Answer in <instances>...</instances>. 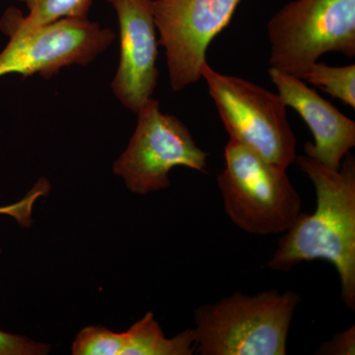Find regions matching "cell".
<instances>
[{
	"mask_svg": "<svg viewBox=\"0 0 355 355\" xmlns=\"http://www.w3.org/2000/svg\"><path fill=\"white\" fill-rule=\"evenodd\" d=\"M302 80L355 108V64L331 67L316 62L306 70Z\"/></svg>",
	"mask_w": 355,
	"mask_h": 355,
	"instance_id": "12",
	"label": "cell"
},
{
	"mask_svg": "<svg viewBox=\"0 0 355 355\" xmlns=\"http://www.w3.org/2000/svg\"><path fill=\"white\" fill-rule=\"evenodd\" d=\"M316 354L320 355H354L355 327L352 326L343 333L334 336L329 342L322 343Z\"/></svg>",
	"mask_w": 355,
	"mask_h": 355,
	"instance_id": "17",
	"label": "cell"
},
{
	"mask_svg": "<svg viewBox=\"0 0 355 355\" xmlns=\"http://www.w3.org/2000/svg\"><path fill=\"white\" fill-rule=\"evenodd\" d=\"M241 1L151 0L173 91L179 92L202 79L210 43L227 27Z\"/></svg>",
	"mask_w": 355,
	"mask_h": 355,
	"instance_id": "8",
	"label": "cell"
},
{
	"mask_svg": "<svg viewBox=\"0 0 355 355\" xmlns=\"http://www.w3.org/2000/svg\"><path fill=\"white\" fill-rule=\"evenodd\" d=\"M29 13L26 23L38 26L49 24L64 18L87 19L93 0H19Z\"/></svg>",
	"mask_w": 355,
	"mask_h": 355,
	"instance_id": "13",
	"label": "cell"
},
{
	"mask_svg": "<svg viewBox=\"0 0 355 355\" xmlns=\"http://www.w3.org/2000/svg\"><path fill=\"white\" fill-rule=\"evenodd\" d=\"M300 302L293 291L235 292L195 312L198 355H286L292 318Z\"/></svg>",
	"mask_w": 355,
	"mask_h": 355,
	"instance_id": "2",
	"label": "cell"
},
{
	"mask_svg": "<svg viewBox=\"0 0 355 355\" xmlns=\"http://www.w3.org/2000/svg\"><path fill=\"white\" fill-rule=\"evenodd\" d=\"M202 78L230 139L282 169L294 163L297 141L289 125L286 105L279 94L240 77L217 72L209 62L203 65Z\"/></svg>",
	"mask_w": 355,
	"mask_h": 355,
	"instance_id": "5",
	"label": "cell"
},
{
	"mask_svg": "<svg viewBox=\"0 0 355 355\" xmlns=\"http://www.w3.org/2000/svg\"><path fill=\"white\" fill-rule=\"evenodd\" d=\"M51 191V184L46 178H41L31 191L19 202L13 205L0 207V216L12 217L22 227H30L32 224V211L38 198L48 195Z\"/></svg>",
	"mask_w": 355,
	"mask_h": 355,
	"instance_id": "15",
	"label": "cell"
},
{
	"mask_svg": "<svg viewBox=\"0 0 355 355\" xmlns=\"http://www.w3.org/2000/svg\"><path fill=\"white\" fill-rule=\"evenodd\" d=\"M268 76L286 107L295 110L313 133L314 144H305L306 155L338 170L355 146L354 121L308 87L302 79L272 67Z\"/></svg>",
	"mask_w": 355,
	"mask_h": 355,
	"instance_id": "10",
	"label": "cell"
},
{
	"mask_svg": "<svg viewBox=\"0 0 355 355\" xmlns=\"http://www.w3.org/2000/svg\"><path fill=\"white\" fill-rule=\"evenodd\" d=\"M217 177L231 221L252 235L286 233L300 216L302 200L286 170L230 139Z\"/></svg>",
	"mask_w": 355,
	"mask_h": 355,
	"instance_id": "3",
	"label": "cell"
},
{
	"mask_svg": "<svg viewBox=\"0 0 355 355\" xmlns=\"http://www.w3.org/2000/svg\"><path fill=\"white\" fill-rule=\"evenodd\" d=\"M294 162L314 184L316 209L312 214L301 212L280 238L268 266L288 272L303 261H330L340 275L343 304L354 310V156L347 153L338 170L306 154L296 156Z\"/></svg>",
	"mask_w": 355,
	"mask_h": 355,
	"instance_id": "1",
	"label": "cell"
},
{
	"mask_svg": "<svg viewBox=\"0 0 355 355\" xmlns=\"http://www.w3.org/2000/svg\"><path fill=\"white\" fill-rule=\"evenodd\" d=\"M9 38L0 53V77L21 74L44 79L70 65L87 67L116 38V33L83 18H64L44 25L26 23L19 9L9 7L0 18Z\"/></svg>",
	"mask_w": 355,
	"mask_h": 355,
	"instance_id": "4",
	"label": "cell"
},
{
	"mask_svg": "<svg viewBox=\"0 0 355 355\" xmlns=\"http://www.w3.org/2000/svg\"><path fill=\"white\" fill-rule=\"evenodd\" d=\"M120 27V62L111 87L116 99L137 114L157 85V29L151 0H107Z\"/></svg>",
	"mask_w": 355,
	"mask_h": 355,
	"instance_id": "9",
	"label": "cell"
},
{
	"mask_svg": "<svg viewBox=\"0 0 355 355\" xmlns=\"http://www.w3.org/2000/svg\"><path fill=\"white\" fill-rule=\"evenodd\" d=\"M270 67L302 79L330 51L355 57V0H295L268 23Z\"/></svg>",
	"mask_w": 355,
	"mask_h": 355,
	"instance_id": "6",
	"label": "cell"
},
{
	"mask_svg": "<svg viewBox=\"0 0 355 355\" xmlns=\"http://www.w3.org/2000/svg\"><path fill=\"white\" fill-rule=\"evenodd\" d=\"M125 338L101 326L86 327L72 343L73 355H123Z\"/></svg>",
	"mask_w": 355,
	"mask_h": 355,
	"instance_id": "14",
	"label": "cell"
},
{
	"mask_svg": "<svg viewBox=\"0 0 355 355\" xmlns=\"http://www.w3.org/2000/svg\"><path fill=\"white\" fill-rule=\"evenodd\" d=\"M123 355L195 354V330L187 329L174 338H166L153 312H147L142 319L123 331Z\"/></svg>",
	"mask_w": 355,
	"mask_h": 355,
	"instance_id": "11",
	"label": "cell"
},
{
	"mask_svg": "<svg viewBox=\"0 0 355 355\" xmlns=\"http://www.w3.org/2000/svg\"><path fill=\"white\" fill-rule=\"evenodd\" d=\"M137 123L127 149L114 161L113 172L133 193L147 195L169 188L178 166L207 173L209 154L198 147L188 127L161 111L150 98L137 112Z\"/></svg>",
	"mask_w": 355,
	"mask_h": 355,
	"instance_id": "7",
	"label": "cell"
},
{
	"mask_svg": "<svg viewBox=\"0 0 355 355\" xmlns=\"http://www.w3.org/2000/svg\"><path fill=\"white\" fill-rule=\"evenodd\" d=\"M50 352L51 347L46 343L0 330V355H44Z\"/></svg>",
	"mask_w": 355,
	"mask_h": 355,
	"instance_id": "16",
	"label": "cell"
},
{
	"mask_svg": "<svg viewBox=\"0 0 355 355\" xmlns=\"http://www.w3.org/2000/svg\"><path fill=\"white\" fill-rule=\"evenodd\" d=\"M2 253V251H1V249H0V254H1Z\"/></svg>",
	"mask_w": 355,
	"mask_h": 355,
	"instance_id": "18",
	"label": "cell"
}]
</instances>
